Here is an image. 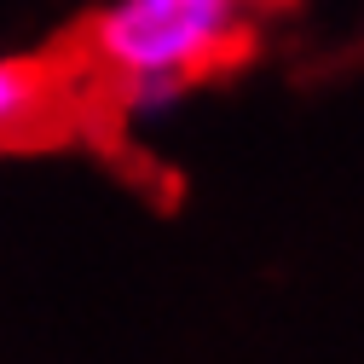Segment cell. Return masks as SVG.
Instances as JSON below:
<instances>
[{"label": "cell", "instance_id": "cell-3", "mask_svg": "<svg viewBox=\"0 0 364 364\" xmlns=\"http://www.w3.org/2000/svg\"><path fill=\"white\" fill-rule=\"evenodd\" d=\"M237 6H243L249 18H260V12H278V6H289V0H237Z\"/></svg>", "mask_w": 364, "mask_h": 364}, {"label": "cell", "instance_id": "cell-1", "mask_svg": "<svg viewBox=\"0 0 364 364\" xmlns=\"http://www.w3.org/2000/svg\"><path fill=\"white\" fill-rule=\"evenodd\" d=\"M255 18L237 0H110L64 41V64L87 99V116L151 110L186 87L243 64Z\"/></svg>", "mask_w": 364, "mask_h": 364}, {"label": "cell", "instance_id": "cell-2", "mask_svg": "<svg viewBox=\"0 0 364 364\" xmlns=\"http://www.w3.org/2000/svg\"><path fill=\"white\" fill-rule=\"evenodd\" d=\"M75 116H87V99L58 47L29 58H0V151L58 139Z\"/></svg>", "mask_w": 364, "mask_h": 364}]
</instances>
